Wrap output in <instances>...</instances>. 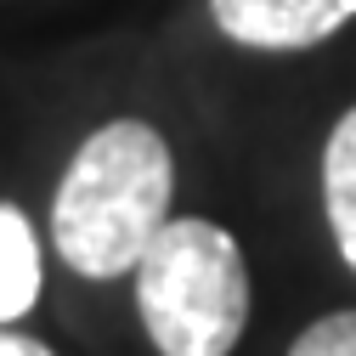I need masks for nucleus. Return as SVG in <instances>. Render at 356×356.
Returning a JSON list of instances; mask_svg holds the SVG:
<instances>
[{
	"instance_id": "f257e3e1",
	"label": "nucleus",
	"mask_w": 356,
	"mask_h": 356,
	"mask_svg": "<svg viewBox=\"0 0 356 356\" xmlns=\"http://www.w3.org/2000/svg\"><path fill=\"white\" fill-rule=\"evenodd\" d=\"M175 164L153 124L113 119L97 136H85L74 153L57 204H51V238L57 254L79 277H124L170 220Z\"/></svg>"
},
{
	"instance_id": "f03ea898",
	"label": "nucleus",
	"mask_w": 356,
	"mask_h": 356,
	"mask_svg": "<svg viewBox=\"0 0 356 356\" xmlns=\"http://www.w3.org/2000/svg\"><path fill=\"white\" fill-rule=\"evenodd\" d=\"M136 311L159 356H232L249 323V266L227 227L175 215L136 260Z\"/></svg>"
},
{
	"instance_id": "7ed1b4c3",
	"label": "nucleus",
	"mask_w": 356,
	"mask_h": 356,
	"mask_svg": "<svg viewBox=\"0 0 356 356\" xmlns=\"http://www.w3.org/2000/svg\"><path fill=\"white\" fill-rule=\"evenodd\" d=\"M209 17L238 46L305 51L356 17V0H209Z\"/></svg>"
},
{
	"instance_id": "20e7f679",
	"label": "nucleus",
	"mask_w": 356,
	"mask_h": 356,
	"mask_svg": "<svg viewBox=\"0 0 356 356\" xmlns=\"http://www.w3.org/2000/svg\"><path fill=\"white\" fill-rule=\"evenodd\" d=\"M323 204H328L334 243L356 272V108L334 124V136L323 147Z\"/></svg>"
},
{
	"instance_id": "39448f33",
	"label": "nucleus",
	"mask_w": 356,
	"mask_h": 356,
	"mask_svg": "<svg viewBox=\"0 0 356 356\" xmlns=\"http://www.w3.org/2000/svg\"><path fill=\"white\" fill-rule=\"evenodd\" d=\"M40 294V243L17 204H0V323H17L34 311Z\"/></svg>"
},
{
	"instance_id": "423d86ee",
	"label": "nucleus",
	"mask_w": 356,
	"mask_h": 356,
	"mask_svg": "<svg viewBox=\"0 0 356 356\" xmlns=\"http://www.w3.org/2000/svg\"><path fill=\"white\" fill-rule=\"evenodd\" d=\"M289 356H356V311H334V317L311 323L289 345Z\"/></svg>"
},
{
	"instance_id": "0eeeda50",
	"label": "nucleus",
	"mask_w": 356,
	"mask_h": 356,
	"mask_svg": "<svg viewBox=\"0 0 356 356\" xmlns=\"http://www.w3.org/2000/svg\"><path fill=\"white\" fill-rule=\"evenodd\" d=\"M0 356H57V350L40 345V339H29V334H12L6 323H0Z\"/></svg>"
}]
</instances>
